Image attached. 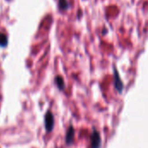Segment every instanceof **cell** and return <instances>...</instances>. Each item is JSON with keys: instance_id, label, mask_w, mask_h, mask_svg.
<instances>
[{"instance_id": "52a82bcc", "label": "cell", "mask_w": 148, "mask_h": 148, "mask_svg": "<svg viewBox=\"0 0 148 148\" xmlns=\"http://www.w3.org/2000/svg\"><path fill=\"white\" fill-rule=\"evenodd\" d=\"M8 38H7V36L3 33H0V46L2 47H4L7 45V42H8Z\"/></svg>"}, {"instance_id": "277c9868", "label": "cell", "mask_w": 148, "mask_h": 148, "mask_svg": "<svg viewBox=\"0 0 148 148\" xmlns=\"http://www.w3.org/2000/svg\"><path fill=\"white\" fill-rule=\"evenodd\" d=\"M74 139H75V129L72 126H70L66 134L65 140H66L67 145H71L74 142Z\"/></svg>"}, {"instance_id": "3957f363", "label": "cell", "mask_w": 148, "mask_h": 148, "mask_svg": "<svg viewBox=\"0 0 148 148\" xmlns=\"http://www.w3.org/2000/svg\"><path fill=\"white\" fill-rule=\"evenodd\" d=\"M44 123H45V128L47 132H51L53 130L54 127V116L51 114V112H47L45 114V118H44Z\"/></svg>"}, {"instance_id": "8992f818", "label": "cell", "mask_w": 148, "mask_h": 148, "mask_svg": "<svg viewBox=\"0 0 148 148\" xmlns=\"http://www.w3.org/2000/svg\"><path fill=\"white\" fill-rule=\"evenodd\" d=\"M59 8L62 10H66L69 8V3L67 0H59Z\"/></svg>"}, {"instance_id": "5b68a950", "label": "cell", "mask_w": 148, "mask_h": 148, "mask_svg": "<svg viewBox=\"0 0 148 148\" xmlns=\"http://www.w3.org/2000/svg\"><path fill=\"white\" fill-rule=\"evenodd\" d=\"M55 82H56V84L57 86V88L60 89V90H63L65 88V82H64V80L62 76L58 75L56 77L55 79Z\"/></svg>"}, {"instance_id": "6da1fadb", "label": "cell", "mask_w": 148, "mask_h": 148, "mask_svg": "<svg viewBox=\"0 0 148 148\" xmlns=\"http://www.w3.org/2000/svg\"><path fill=\"white\" fill-rule=\"evenodd\" d=\"M114 84L115 89L120 94H121L123 89H124V84H123V82L121 79V76H120L119 72H118L115 66H114Z\"/></svg>"}, {"instance_id": "7a4b0ae2", "label": "cell", "mask_w": 148, "mask_h": 148, "mask_svg": "<svg viewBox=\"0 0 148 148\" xmlns=\"http://www.w3.org/2000/svg\"><path fill=\"white\" fill-rule=\"evenodd\" d=\"M101 137L100 133L94 129L91 134V148H101Z\"/></svg>"}]
</instances>
